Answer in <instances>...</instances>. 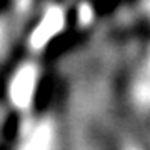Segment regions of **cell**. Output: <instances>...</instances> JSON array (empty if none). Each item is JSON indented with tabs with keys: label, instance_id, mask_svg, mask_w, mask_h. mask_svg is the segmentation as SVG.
Segmentation results:
<instances>
[{
	"label": "cell",
	"instance_id": "3",
	"mask_svg": "<svg viewBox=\"0 0 150 150\" xmlns=\"http://www.w3.org/2000/svg\"><path fill=\"white\" fill-rule=\"evenodd\" d=\"M50 145H52V130L48 125H42L30 135L28 142L25 144V150H48Z\"/></svg>",
	"mask_w": 150,
	"mask_h": 150
},
{
	"label": "cell",
	"instance_id": "2",
	"mask_svg": "<svg viewBox=\"0 0 150 150\" xmlns=\"http://www.w3.org/2000/svg\"><path fill=\"white\" fill-rule=\"evenodd\" d=\"M60 27H62V18H60L59 13H50V15H47V18L40 23V27L32 35V45L35 48L43 47L55 33L59 32Z\"/></svg>",
	"mask_w": 150,
	"mask_h": 150
},
{
	"label": "cell",
	"instance_id": "1",
	"mask_svg": "<svg viewBox=\"0 0 150 150\" xmlns=\"http://www.w3.org/2000/svg\"><path fill=\"white\" fill-rule=\"evenodd\" d=\"M35 82H37V74L33 67H22L17 72L10 85V98L17 107H28L35 90Z\"/></svg>",
	"mask_w": 150,
	"mask_h": 150
}]
</instances>
